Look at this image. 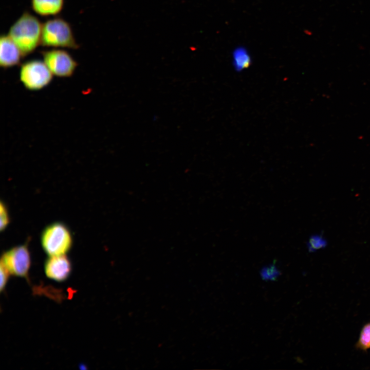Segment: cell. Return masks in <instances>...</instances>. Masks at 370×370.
<instances>
[{
	"label": "cell",
	"mask_w": 370,
	"mask_h": 370,
	"mask_svg": "<svg viewBox=\"0 0 370 370\" xmlns=\"http://www.w3.org/2000/svg\"><path fill=\"white\" fill-rule=\"evenodd\" d=\"M42 29L40 20L25 12L10 27L8 35L24 57L33 52L41 44Z\"/></svg>",
	"instance_id": "6da1fadb"
},
{
	"label": "cell",
	"mask_w": 370,
	"mask_h": 370,
	"mask_svg": "<svg viewBox=\"0 0 370 370\" xmlns=\"http://www.w3.org/2000/svg\"><path fill=\"white\" fill-rule=\"evenodd\" d=\"M356 347L358 349L364 351L370 348V322L362 328Z\"/></svg>",
	"instance_id": "8fae6325"
},
{
	"label": "cell",
	"mask_w": 370,
	"mask_h": 370,
	"mask_svg": "<svg viewBox=\"0 0 370 370\" xmlns=\"http://www.w3.org/2000/svg\"><path fill=\"white\" fill-rule=\"evenodd\" d=\"M260 274L263 280L275 281L281 274V272L276 266L275 263H273L264 267L261 270Z\"/></svg>",
	"instance_id": "7c38bea8"
},
{
	"label": "cell",
	"mask_w": 370,
	"mask_h": 370,
	"mask_svg": "<svg viewBox=\"0 0 370 370\" xmlns=\"http://www.w3.org/2000/svg\"><path fill=\"white\" fill-rule=\"evenodd\" d=\"M23 55L20 49L7 34L0 38V66L8 68L18 65Z\"/></svg>",
	"instance_id": "ba28073f"
},
{
	"label": "cell",
	"mask_w": 370,
	"mask_h": 370,
	"mask_svg": "<svg viewBox=\"0 0 370 370\" xmlns=\"http://www.w3.org/2000/svg\"><path fill=\"white\" fill-rule=\"evenodd\" d=\"M10 222V217L7 206L3 201L0 204V230L4 231Z\"/></svg>",
	"instance_id": "5bb4252c"
},
{
	"label": "cell",
	"mask_w": 370,
	"mask_h": 370,
	"mask_svg": "<svg viewBox=\"0 0 370 370\" xmlns=\"http://www.w3.org/2000/svg\"><path fill=\"white\" fill-rule=\"evenodd\" d=\"M43 61L52 73L59 77H71L78 64L66 50L52 49L42 52Z\"/></svg>",
	"instance_id": "8992f818"
},
{
	"label": "cell",
	"mask_w": 370,
	"mask_h": 370,
	"mask_svg": "<svg viewBox=\"0 0 370 370\" xmlns=\"http://www.w3.org/2000/svg\"><path fill=\"white\" fill-rule=\"evenodd\" d=\"M72 263L65 255L48 256L44 263V271L47 278L62 282L69 277L72 272Z\"/></svg>",
	"instance_id": "52a82bcc"
},
{
	"label": "cell",
	"mask_w": 370,
	"mask_h": 370,
	"mask_svg": "<svg viewBox=\"0 0 370 370\" xmlns=\"http://www.w3.org/2000/svg\"><path fill=\"white\" fill-rule=\"evenodd\" d=\"M307 248L309 252H313L325 247L326 245L325 239L321 235H312L307 244Z\"/></svg>",
	"instance_id": "4fadbf2b"
},
{
	"label": "cell",
	"mask_w": 370,
	"mask_h": 370,
	"mask_svg": "<svg viewBox=\"0 0 370 370\" xmlns=\"http://www.w3.org/2000/svg\"><path fill=\"white\" fill-rule=\"evenodd\" d=\"M53 74L44 61L31 60L23 63L20 70V80L24 87L31 91L39 90L48 86Z\"/></svg>",
	"instance_id": "277c9868"
},
{
	"label": "cell",
	"mask_w": 370,
	"mask_h": 370,
	"mask_svg": "<svg viewBox=\"0 0 370 370\" xmlns=\"http://www.w3.org/2000/svg\"><path fill=\"white\" fill-rule=\"evenodd\" d=\"M2 261L11 275L28 279L31 257L28 244L13 247L2 254Z\"/></svg>",
	"instance_id": "5b68a950"
},
{
	"label": "cell",
	"mask_w": 370,
	"mask_h": 370,
	"mask_svg": "<svg viewBox=\"0 0 370 370\" xmlns=\"http://www.w3.org/2000/svg\"><path fill=\"white\" fill-rule=\"evenodd\" d=\"M233 62L235 68L241 70L249 66L251 60L247 50L240 47L236 49L233 52Z\"/></svg>",
	"instance_id": "30bf717a"
},
{
	"label": "cell",
	"mask_w": 370,
	"mask_h": 370,
	"mask_svg": "<svg viewBox=\"0 0 370 370\" xmlns=\"http://www.w3.org/2000/svg\"><path fill=\"white\" fill-rule=\"evenodd\" d=\"M41 44L45 47L77 49L70 24L61 17L47 20L42 24Z\"/></svg>",
	"instance_id": "7a4b0ae2"
},
{
	"label": "cell",
	"mask_w": 370,
	"mask_h": 370,
	"mask_svg": "<svg viewBox=\"0 0 370 370\" xmlns=\"http://www.w3.org/2000/svg\"><path fill=\"white\" fill-rule=\"evenodd\" d=\"M64 3V0H31V7L40 15H55L62 11Z\"/></svg>",
	"instance_id": "9c48e42d"
},
{
	"label": "cell",
	"mask_w": 370,
	"mask_h": 370,
	"mask_svg": "<svg viewBox=\"0 0 370 370\" xmlns=\"http://www.w3.org/2000/svg\"><path fill=\"white\" fill-rule=\"evenodd\" d=\"M41 244L48 256L66 254L73 245V236L69 228L62 222L47 226L41 235Z\"/></svg>",
	"instance_id": "3957f363"
},
{
	"label": "cell",
	"mask_w": 370,
	"mask_h": 370,
	"mask_svg": "<svg viewBox=\"0 0 370 370\" xmlns=\"http://www.w3.org/2000/svg\"><path fill=\"white\" fill-rule=\"evenodd\" d=\"M11 273L6 265L1 261L0 264V290L2 292L5 290Z\"/></svg>",
	"instance_id": "9a60e30c"
}]
</instances>
